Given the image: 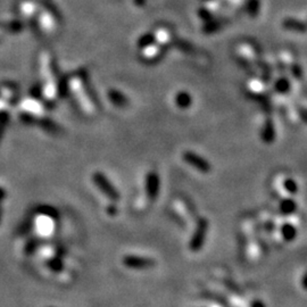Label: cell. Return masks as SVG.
Segmentation results:
<instances>
[{
    "label": "cell",
    "instance_id": "obj_1",
    "mask_svg": "<svg viewBox=\"0 0 307 307\" xmlns=\"http://www.w3.org/2000/svg\"><path fill=\"white\" fill-rule=\"evenodd\" d=\"M207 231H208V221L206 219H200L197 222L196 230L193 232L191 242H190L189 245L190 249L192 251L200 250V248L203 247V245L205 243Z\"/></svg>",
    "mask_w": 307,
    "mask_h": 307
},
{
    "label": "cell",
    "instance_id": "obj_2",
    "mask_svg": "<svg viewBox=\"0 0 307 307\" xmlns=\"http://www.w3.org/2000/svg\"><path fill=\"white\" fill-rule=\"evenodd\" d=\"M184 161L185 163H188L189 165H191L193 169H196L197 171H199L201 173H208L211 172L212 166L209 164V162L207 159H205L193 151H184Z\"/></svg>",
    "mask_w": 307,
    "mask_h": 307
},
{
    "label": "cell",
    "instance_id": "obj_3",
    "mask_svg": "<svg viewBox=\"0 0 307 307\" xmlns=\"http://www.w3.org/2000/svg\"><path fill=\"white\" fill-rule=\"evenodd\" d=\"M262 140L265 143H272L275 140V129L274 124L271 119H267L262 127L261 132Z\"/></svg>",
    "mask_w": 307,
    "mask_h": 307
},
{
    "label": "cell",
    "instance_id": "obj_4",
    "mask_svg": "<svg viewBox=\"0 0 307 307\" xmlns=\"http://www.w3.org/2000/svg\"><path fill=\"white\" fill-rule=\"evenodd\" d=\"M296 209H297V204L294 199H291V198H281V199H280L279 211L282 215L289 216L291 214H294V213L296 212Z\"/></svg>",
    "mask_w": 307,
    "mask_h": 307
},
{
    "label": "cell",
    "instance_id": "obj_5",
    "mask_svg": "<svg viewBox=\"0 0 307 307\" xmlns=\"http://www.w3.org/2000/svg\"><path fill=\"white\" fill-rule=\"evenodd\" d=\"M280 233H281V238L285 242H293L297 237V228L291 222H286L280 228Z\"/></svg>",
    "mask_w": 307,
    "mask_h": 307
},
{
    "label": "cell",
    "instance_id": "obj_6",
    "mask_svg": "<svg viewBox=\"0 0 307 307\" xmlns=\"http://www.w3.org/2000/svg\"><path fill=\"white\" fill-rule=\"evenodd\" d=\"M146 188H147V195H148L149 198H155L157 196L159 188V180L156 174L155 173L148 174L146 182Z\"/></svg>",
    "mask_w": 307,
    "mask_h": 307
},
{
    "label": "cell",
    "instance_id": "obj_7",
    "mask_svg": "<svg viewBox=\"0 0 307 307\" xmlns=\"http://www.w3.org/2000/svg\"><path fill=\"white\" fill-rule=\"evenodd\" d=\"M283 26L287 30L294 31V32H299V33H305L307 32V25L305 23H303L298 19H293V18H287L283 22Z\"/></svg>",
    "mask_w": 307,
    "mask_h": 307
},
{
    "label": "cell",
    "instance_id": "obj_8",
    "mask_svg": "<svg viewBox=\"0 0 307 307\" xmlns=\"http://www.w3.org/2000/svg\"><path fill=\"white\" fill-rule=\"evenodd\" d=\"M176 105L181 110H186L192 105V97L186 91L178 92L176 96Z\"/></svg>",
    "mask_w": 307,
    "mask_h": 307
},
{
    "label": "cell",
    "instance_id": "obj_9",
    "mask_svg": "<svg viewBox=\"0 0 307 307\" xmlns=\"http://www.w3.org/2000/svg\"><path fill=\"white\" fill-rule=\"evenodd\" d=\"M248 91L250 95H252L256 98L262 99L265 96V88H264L263 83L258 80H252L251 82L248 85Z\"/></svg>",
    "mask_w": 307,
    "mask_h": 307
},
{
    "label": "cell",
    "instance_id": "obj_10",
    "mask_svg": "<svg viewBox=\"0 0 307 307\" xmlns=\"http://www.w3.org/2000/svg\"><path fill=\"white\" fill-rule=\"evenodd\" d=\"M273 88L274 91H277L280 95H286V93H288L291 89L290 81L287 79L286 76L279 77V79L274 82Z\"/></svg>",
    "mask_w": 307,
    "mask_h": 307
},
{
    "label": "cell",
    "instance_id": "obj_11",
    "mask_svg": "<svg viewBox=\"0 0 307 307\" xmlns=\"http://www.w3.org/2000/svg\"><path fill=\"white\" fill-rule=\"evenodd\" d=\"M282 185L286 192L290 193V195H296L298 192V185L297 182L291 178H283Z\"/></svg>",
    "mask_w": 307,
    "mask_h": 307
},
{
    "label": "cell",
    "instance_id": "obj_12",
    "mask_svg": "<svg viewBox=\"0 0 307 307\" xmlns=\"http://www.w3.org/2000/svg\"><path fill=\"white\" fill-rule=\"evenodd\" d=\"M126 263L133 267H149L151 264H153V261H150V259H147V258L131 257Z\"/></svg>",
    "mask_w": 307,
    "mask_h": 307
},
{
    "label": "cell",
    "instance_id": "obj_13",
    "mask_svg": "<svg viewBox=\"0 0 307 307\" xmlns=\"http://www.w3.org/2000/svg\"><path fill=\"white\" fill-rule=\"evenodd\" d=\"M288 69H289V72L291 73V75H293L295 79H297V80H299V79H302V76H303V69H302V67H301V65H299L297 61H293V63H291L290 65H289V67H288Z\"/></svg>",
    "mask_w": 307,
    "mask_h": 307
},
{
    "label": "cell",
    "instance_id": "obj_14",
    "mask_svg": "<svg viewBox=\"0 0 307 307\" xmlns=\"http://www.w3.org/2000/svg\"><path fill=\"white\" fill-rule=\"evenodd\" d=\"M298 114H299V116H301L302 121L307 124V108H299Z\"/></svg>",
    "mask_w": 307,
    "mask_h": 307
},
{
    "label": "cell",
    "instance_id": "obj_15",
    "mask_svg": "<svg viewBox=\"0 0 307 307\" xmlns=\"http://www.w3.org/2000/svg\"><path fill=\"white\" fill-rule=\"evenodd\" d=\"M302 285H303V287H304V289L307 290V272L304 274V277H303Z\"/></svg>",
    "mask_w": 307,
    "mask_h": 307
},
{
    "label": "cell",
    "instance_id": "obj_16",
    "mask_svg": "<svg viewBox=\"0 0 307 307\" xmlns=\"http://www.w3.org/2000/svg\"><path fill=\"white\" fill-rule=\"evenodd\" d=\"M251 307H265V305H264L261 301H256Z\"/></svg>",
    "mask_w": 307,
    "mask_h": 307
},
{
    "label": "cell",
    "instance_id": "obj_17",
    "mask_svg": "<svg viewBox=\"0 0 307 307\" xmlns=\"http://www.w3.org/2000/svg\"><path fill=\"white\" fill-rule=\"evenodd\" d=\"M209 307H221L220 305H216V304H213V305H211Z\"/></svg>",
    "mask_w": 307,
    "mask_h": 307
}]
</instances>
